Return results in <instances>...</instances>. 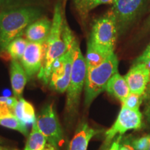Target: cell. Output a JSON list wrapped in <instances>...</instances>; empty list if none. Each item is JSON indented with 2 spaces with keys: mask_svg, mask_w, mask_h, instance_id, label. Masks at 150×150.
I'll use <instances>...</instances> for the list:
<instances>
[{
  "mask_svg": "<svg viewBox=\"0 0 150 150\" xmlns=\"http://www.w3.org/2000/svg\"><path fill=\"white\" fill-rule=\"evenodd\" d=\"M41 13L33 7L10 9L0 13V52L11 41L21 37L31 24L40 18Z\"/></svg>",
  "mask_w": 150,
  "mask_h": 150,
  "instance_id": "cell-1",
  "label": "cell"
},
{
  "mask_svg": "<svg viewBox=\"0 0 150 150\" xmlns=\"http://www.w3.org/2000/svg\"><path fill=\"white\" fill-rule=\"evenodd\" d=\"M64 18L63 6L61 1H59L54 8L51 31L45 42L44 61L40 72L38 74V78L45 84H49L53 63L66 53L69 49L63 35V23Z\"/></svg>",
  "mask_w": 150,
  "mask_h": 150,
  "instance_id": "cell-2",
  "label": "cell"
},
{
  "mask_svg": "<svg viewBox=\"0 0 150 150\" xmlns=\"http://www.w3.org/2000/svg\"><path fill=\"white\" fill-rule=\"evenodd\" d=\"M73 63L71 79L67 89L66 110L69 115H76L80 102L81 94L86 82L87 66L85 57L81 51L78 40L73 42Z\"/></svg>",
  "mask_w": 150,
  "mask_h": 150,
  "instance_id": "cell-3",
  "label": "cell"
},
{
  "mask_svg": "<svg viewBox=\"0 0 150 150\" xmlns=\"http://www.w3.org/2000/svg\"><path fill=\"white\" fill-rule=\"evenodd\" d=\"M118 59L115 53L96 67L87 70L85 82V104L89 106L93 100L106 91L108 81L117 72Z\"/></svg>",
  "mask_w": 150,
  "mask_h": 150,
  "instance_id": "cell-4",
  "label": "cell"
},
{
  "mask_svg": "<svg viewBox=\"0 0 150 150\" xmlns=\"http://www.w3.org/2000/svg\"><path fill=\"white\" fill-rule=\"evenodd\" d=\"M118 29L111 9L94 22L88 42L104 51L113 53Z\"/></svg>",
  "mask_w": 150,
  "mask_h": 150,
  "instance_id": "cell-5",
  "label": "cell"
},
{
  "mask_svg": "<svg viewBox=\"0 0 150 150\" xmlns=\"http://www.w3.org/2000/svg\"><path fill=\"white\" fill-rule=\"evenodd\" d=\"M37 126L50 145L58 149L63 140V134L53 106L47 104L36 118Z\"/></svg>",
  "mask_w": 150,
  "mask_h": 150,
  "instance_id": "cell-6",
  "label": "cell"
},
{
  "mask_svg": "<svg viewBox=\"0 0 150 150\" xmlns=\"http://www.w3.org/2000/svg\"><path fill=\"white\" fill-rule=\"evenodd\" d=\"M72 45L66 53L56 60L52 65L49 86L52 90L59 93H63L67 91L70 84L74 52Z\"/></svg>",
  "mask_w": 150,
  "mask_h": 150,
  "instance_id": "cell-7",
  "label": "cell"
},
{
  "mask_svg": "<svg viewBox=\"0 0 150 150\" xmlns=\"http://www.w3.org/2000/svg\"><path fill=\"white\" fill-rule=\"evenodd\" d=\"M145 0H116L111 10L115 16L118 33L122 34L134 23L142 11Z\"/></svg>",
  "mask_w": 150,
  "mask_h": 150,
  "instance_id": "cell-8",
  "label": "cell"
},
{
  "mask_svg": "<svg viewBox=\"0 0 150 150\" xmlns=\"http://www.w3.org/2000/svg\"><path fill=\"white\" fill-rule=\"evenodd\" d=\"M142 127V115L122 106L113 125L105 133V144L108 145L117 134L122 136L129 130H138Z\"/></svg>",
  "mask_w": 150,
  "mask_h": 150,
  "instance_id": "cell-9",
  "label": "cell"
},
{
  "mask_svg": "<svg viewBox=\"0 0 150 150\" xmlns=\"http://www.w3.org/2000/svg\"><path fill=\"white\" fill-rule=\"evenodd\" d=\"M45 44L28 42L24 55L20 61L22 67L29 77H32L37 73L40 72L45 54Z\"/></svg>",
  "mask_w": 150,
  "mask_h": 150,
  "instance_id": "cell-10",
  "label": "cell"
},
{
  "mask_svg": "<svg viewBox=\"0 0 150 150\" xmlns=\"http://www.w3.org/2000/svg\"><path fill=\"white\" fill-rule=\"evenodd\" d=\"M125 78L131 93L143 95L150 83V70L145 63H134Z\"/></svg>",
  "mask_w": 150,
  "mask_h": 150,
  "instance_id": "cell-11",
  "label": "cell"
},
{
  "mask_svg": "<svg viewBox=\"0 0 150 150\" xmlns=\"http://www.w3.org/2000/svg\"><path fill=\"white\" fill-rule=\"evenodd\" d=\"M52 22L47 18H40L27 28L25 35L29 42L45 44L51 31Z\"/></svg>",
  "mask_w": 150,
  "mask_h": 150,
  "instance_id": "cell-12",
  "label": "cell"
},
{
  "mask_svg": "<svg viewBox=\"0 0 150 150\" xmlns=\"http://www.w3.org/2000/svg\"><path fill=\"white\" fill-rule=\"evenodd\" d=\"M11 82L13 93L17 99L22 98L27 81V74L18 61L12 60L10 67Z\"/></svg>",
  "mask_w": 150,
  "mask_h": 150,
  "instance_id": "cell-13",
  "label": "cell"
},
{
  "mask_svg": "<svg viewBox=\"0 0 150 150\" xmlns=\"http://www.w3.org/2000/svg\"><path fill=\"white\" fill-rule=\"evenodd\" d=\"M97 133L98 131L91 128L88 123H80L71 140L69 150H87L90 140Z\"/></svg>",
  "mask_w": 150,
  "mask_h": 150,
  "instance_id": "cell-14",
  "label": "cell"
},
{
  "mask_svg": "<svg viewBox=\"0 0 150 150\" xmlns=\"http://www.w3.org/2000/svg\"><path fill=\"white\" fill-rule=\"evenodd\" d=\"M106 91L122 103L124 102L131 93L125 78L118 72L114 74L108 81Z\"/></svg>",
  "mask_w": 150,
  "mask_h": 150,
  "instance_id": "cell-15",
  "label": "cell"
},
{
  "mask_svg": "<svg viewBox=\"0 0 150 150\" xmlns=\"http://www.w3.org/2000/svg\"><path fill=\"white\" fill-rule=\"evenodd\" d=\"M114 53V52H113ZM113 53L104 51L88 42L87 52L85 57L87 70L96 67L104 62Z\"/></svg>",
  "mask_w": 150,
  "mask_h": 150,
  "instance_id": "cell-16",
  "label": "cell"
},
{
  "mask_svg": "<svg viewBox=\"0 0 150 150\" xmlns=\"http://www.w3.org/2000/svg\"><path fill=\"white\" fill-rule=\"evenodd\" d=\"M14 115L24 125L33 123L36 120L33 106L23 98L18 99L14 109Z\"/></svg>",
  "mask_w": 150,
  "mask_h": 150,
  "instance_id": "cell-17",
  "label": "cell"
},
{
  "mask_svg": "<svg viewBox=\"0 0 150 150\" xmlns=\"http://www.w3.org/2000/svg\"><path fill=\"white\" fill-rule=\"evenodd\" d=\"M46 138L37 126L36 120L33 123L32 131L28 138L24 150H42L46 145Z\"/></svg>",
  "mask_w": 150,
  "mask_h": 150,
  "instance_id": "cell-18",
  "label": "cell"
},
{
  "mask_svg": "<svg viewBox=\"0 0 150 150\" xmlns=\"http://www.w3.org/2000/svg\"><path fill=\"white\" fill-rule=\"evenodd\" d=\"M28 42L29 41L27 39L22 37L17 38L9 43L6 50L8 52L12 60H21L27 47Z\"/></svg>",
  "mask_w": 150,
  "mask_h": 150,
  "instance_id": "cell-19",
  "label": "cell"
},
{
  "mask_svg": "<svg viewBox=\"0 0 150 150\" xmlns=\"http://www.w3.org/2000/svg\"><path fill=\"white\" fill-rule=\"evenodd\" d=\"M116 0H79L76 5L82 18H86L88 13L95 7L102 4H113Z\"/></svg>",
  "mask_w": 150,
  "mask_h": 150,
  "instance_id": "cell-20",
  "label": "cell"
},
{
  "mask_svg": "<svg viewBox=\"0 0 150 150\" xmlns=\"http://www.w3.org/2000/svg\"><path fill=\"white\" fill-rule=\"evenodd\" d=\"M0 125L20 131L25 136H27L28 134V129L26 127V125L19 120L13 115L0 117Z\"/></svg>",
  "mask_w": 150,
  "mask_h": 150,
  "instance_id": "cell-21",
  "label": "cell"
},
{
  "mask_svg": "<svg viewBox=\"0 0 150 150\" xmlns=\"http://www.w3.org/2000/svg\"><path fill=\"white\" fill-rule=\"evenodd\" d=\"M143 100L144 94L140 95L138 93H130L126 99L124 101L122 106L135 111H140L139 108Z\"/></svg>",
  "mask_w": 150,
  "mask_h": 150,
  "instance_id": "cell-22",
  "label": "cell"
},
{
  "mask_svg": "<svg viewBox=\"0 0 150 150\" xmlns=\"http://www.w3.org/2000/svg\"><path fill=\"white\" fill-rule=\"evenodd\" d=\"M131 145L135 150H148L150 145V135H147L135 139Z\"/></svg>",
  "mask_w": 150,
  "mask_h": 150,
  "instance_id": "cell-23",
  "label": "cell"
},
{
  "mask_svg": "<svg viewBox=\"0 0 150 150\" xmlns=\"http://www.w3.org/2000/svg\"><path fill=\"white\" fill-rule=\"evenodd\" d=\"M143 102H145L144 114H145L146 121L150 125V83L147 85V88L145 91Z\"/></svg>",
  "mask_w": 150,
  "mask_h": 150,
  "instance_id": "cell-24",
  "label": "cell"
},
{
  "mask_svg": "<svg viewBox=\"0 0 150 150\" xmlns=\"http://www.w3.org/2000/svg\"><path fill=\"white\" fill-rule=\"evenodd\" d=\"M150 61V44L147 47L145 50L144 51L141 55L136 60L134 63H147Z\"/></svg>",
  "mask_w": 150,
  "mask_h": 150,
  "instance_id": "cell-25",
  "label": "cell"
},
{
  "mask_svg": "<svg viewBox=\"0 0 150 150\" xmlns=\"http://www.w3.org/2000/svg\"><path fill=\"white\" fill-rule=\"evenodd\" d=\"M122 139V136H119L117 140H115L110 146V147L108 150H119L120 147V141Z\"/></svg>",
  "mask_w": 150,
  "mask_h": 150,
  "instance_id": "cell-26",
  "label": "cell"
},
{
  "mask_svg": "<svg viewBox=\"0 0 150 150\" xmlns=\"http://www.w3.org/2000/svg\"><path fill=\"white\" fill-rule=\"evenodd\" d=\"M119 150H135V149L131 144L127 142V143H124L122 145L120 144Z\"/></svg>",
  "mask_w": 150,
  "mask_h": 150,
  "instance_id": "cell-27",
  "label": "cell"
},
{
  "mask_svg": "<svg viewBox=\"0 0 150 150\" xmlns=\"http://www.w3.org/2000/svg\"><path fill=\"white\" fill-rule=\"evenodd\" d=\"M55 149H56L55 147H53V146L49 143V144H46L45 146L44 149L42 150H56Z\"/></svg>",
  "mask_w": 150,
  "mask_h": 150,
  "instance_id": "cell-28",
  "label": "cell"
},
{
  "mask_svg": "<svg viewBox=\"0 0 150 150\" xmlns=\"http://www.w3.org/2000/svg\"><path fill=\"white\" fill-rule=\"evenodd\" d=\"M73 1H74V4H75V6H76V5L77 4L79 3V0H73Z\"/></svg>",
  "mask_w": 150,
  "mask_h": 150,
  "instance_id": "cell-29",
  "label": "cell"
},
{
  "mask_svg": "<svg viewBox=\"0 0 150 150\" xmlns=\"http://www.w3.org/2000/svg\"><path fill=\"white\" fill-rule=\"evenodd\" d=\"M148 150H150V145H149V149H148Z\"/></svg>",
  "mask_w": 150,
  "mask_h": 150,
  "instance_id": "cell-30",
  "label": "cell"
},
{
  "mask_svg": "<svg viewBox=\"0 0 150 150\" xmlns=\"http://www.w3.org/2000/svg\"><path fill=\"white\" fill-rule=\"evenodd\" d=\"M0 150H1V149H0Z\"/></svg>",
  "mask_w": 150,
  "mask_h": 150,
  "instance_id": "cell-31",
  "label": "cell"
}]
</instances>
